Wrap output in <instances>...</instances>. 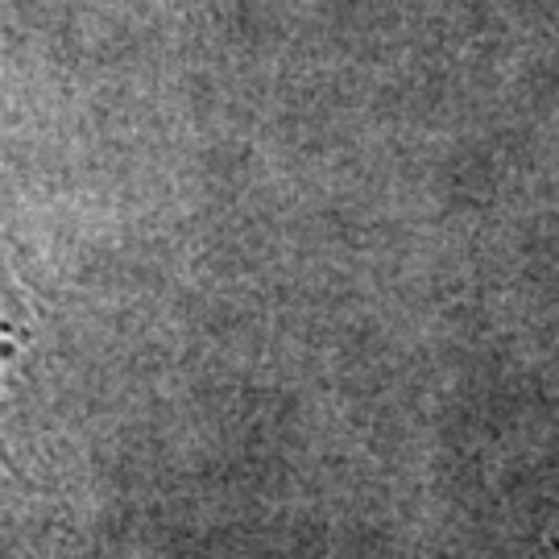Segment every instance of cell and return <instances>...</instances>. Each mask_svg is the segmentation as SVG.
I'll return each instance as SVG.
<instances>
[{
    "label": "cell",
    "mask_w": 559,
    "mask_h": 559,
    "mask_svg": "<svg viewBox=\"0 0 559 559\" xmlns=\"http://www.w3.org/2000/svg\"><path fill=\"white\" fill-rule=\"evenodd\" d=\"M38 340V299L0 249V402L9 399Z\"/></svg>",
    "instance_id": "6da1fadb"
}]
</instances>
